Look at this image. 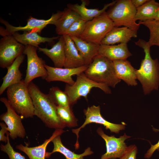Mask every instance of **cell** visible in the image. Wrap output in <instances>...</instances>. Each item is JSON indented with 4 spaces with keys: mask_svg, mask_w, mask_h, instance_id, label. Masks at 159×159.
Wrapping results in <instances>:
<instances>
[{
    "mask_svg": "<svg viewBox=\"0 0 159 159\" xmlns=\"http://www.w3.org/2000/svg\"><path fill=\"white\" fill-rule=\"evenodd\" d=\"M27 86L34 107V115L48 127L56 129L66 127L57 115V105L48 95L42 92L32 82Z\"/></svg>",
    "mask_w": 159,
    "mask_h": 159,
    "instance_id": "cell-1",
    "label": "cell"
},
{
    "mask_svg": "<svg viewBox=\"0 0 159 159\" xmlns=\"http://www.w3.org/2000/svg\"><path fill=\"white\" fill-rule=\"evenodd\" d=\"M135 44L143 48L145 53L139 69L135 70L137 79L141 83L144 93L149 94L158 90L159 86V62L158 59H153L150 55L151 46L148 42L139 39Z\"/></svg>",
    "mask_w": 159,
    "mask_h": 159,
    "instance_id": "cell-2",
    "label": "cell"
},
{
    "mask_svg": "<svg viewBox=\"0 0 159 159\" xmlns=\"http://www.w3.org/2000/svg\"><path fill=\"white\" fill-rule=\"evenodd\" d=\"M84 73L93 81L109 87L115 88L121 81L116 75L113 61L100 54L93 59Z\"/></svg>",
    "mask_w": 159,
    "mask_h": 159,
    "instance_id": "cell-3",
    "label": "cell"
},
{
    "mask_svg": "<svg viewBox=\"0 0 159 159\" xmlns=\"http://www.w3.org/2000/svg\"><path fill=\"white\" fill-rule=\"evenodd\" d=\"M7 99L16 112L22 118H32L34 107L27 85L24 80L6 89Z\"/></svg>",
    "mask_w": 159,
    "mask_h": 159,
    "instance_id": "cell-4",
    "label": "cell"
},
{
    "mask_svg": "<svg viewBox=\"0 0 159 159\" xmlns=\"http://www.w3.org/2000/svg\"><path fill=\"white\" fill-rule=\"evenodd\" d=\"M111 7L106 12L115 27L124 26L137 33L140 24L136 22V9L131 0H117Z\"/></svg>",
    "mask_w": 159,
    "mask_h": 159,
    "instance_id": "cell-5",
    "label": "cell"
},
{
    "mask_svg": "<svg viewBox=\"0 0 159 159\" xmlns=\"http://www.w3.org/2000/svg\"><path fill=\"white\" fill-rule=\"evenodd\" d=\"M77 76L76 80L72 85L66 84L64 92L68 96L70 105L76 103L81 97L87 99L88 95L94 87L98 88L105 93L110 94L111 91L107 85L97 83L88 77L84 72Z\"/></svg>",
    "mask_w": 159,
    "mask_h": 159,
    "instance_id": "cell-6",
    "label": "cell"
},
{
    "mask_svg": "<svg viewBox=\"0 0 159 159\" xmlns=\"http://www.w3.org/2000/svg\"><path fill=\"white\" fill-rule=\"evenodd\" d=\"M114 27L113 22L105 11L87 21L79 38L86 42L100 45L102 40Z\"/></svg>",
    "mask_w": 159,
    "mask_h": 159,
    "instance_id": "cell-7",
    "label": "cell"
},
{
    "mask_svg": "<svg viewBox=\"0 0 159 159\" xmlns=\"http://www.w3.org/2000/svg\"><path fill=\"white\" fill-rule=\"evenodd\" d=\"M62 11H59L53 14L48 19H38L30 16L27 20L26 24L24 26H15L10 24L8 21L0 18V22L4 25L6 28L0 27V34L3 37L12 35L19 31L24 32H36L40 33L42 29L47 25L54 24L56 21L59 17Z\"/></svg>",
    "mask_w": 159,
    "mask_h": 159,
    "instance_id": "cell-8",
    "label": "cell"
},
{
    "mask_svg": "<svg viewBox=\"0 0 159 159\" xmlns=\"http://www.w3.org/2000/svg\"><path fill=\"white\" fill-rule=\"evenodd\" d=\"M84 113L86 117L85 121L80 127L72 129V132L77 136V140L74 146L76 150L79 148L78 142L79 133L80 130L86 125L90 123H96L103 125L106 130H109L112 132L118 133L120 130H124L126 124L124 122L121 124H116L109 122L105 119L100 113V106L93 105L84 110Z\"/></svg>",
    "mask_w": 159,
    "mask_h": 159,
    "instance_id": "cell-9",
    "label": "cell"
},
{
    "mask_svg": "<svg viewBox=\"0 0 159 159\" xmlns=\"http://www.w3.org/2000/svg\"><path fill=\"white\" fill-rule=\"evenodd\" d=\"M37 48L31 46H25L23 54L27 57V68L24 80L27 85L34 79L41 77L45 79L47 75V71L44 67L45 62L38 56Z\"/></svg>",
    "mask_w": 159,
    "mask_h": 159,
    "instance_id": "cell-10",
    "label": "cell"
},
{
    "mask_svg": "<svg viewBox=\"0 0 159 159\" xmlns=\"http://www.w3.org/2000/svg\"><path fill=\"white\" fill-rule=\"evenodd\" d=\"M25 46L12 35L3 37L0 40V67L7 68L23 54Z\"/></svg>",
    "mask_w": 159,
    "mask_h": 159,
    "instance_id": "cell-11",
    "label": "cell"
},
{
    "mask_svg": "<svg viewBox=\"0 0 159 159\" xmlns=\"http://www.w3.org/2000/svg\"><path fill=\"white\" fill-rule=\"evenodd\" d=\"M0 101L4 104L7 110L6 112L0 115V119L7 125L10 137L13 140L18 137L24 138L26 132L21 122L22 117L16 112L7 98L1 97Z\"/></svg>",
    "mask_w": 159,
    "mask_h": 159,
    "instance_id": "cell-12",
    "label": "cell"
},
{
    "mask_svg": "<svg viewBox=\"0 0 159 159\" xmlns=\"http://www.w3.org/2000/svg\"><path fill=\"white\" fill-rule=\"evenodd\" d=\"M97 132L105 140L106 148V152L100 159L120 158L125 152L128 146L125 141L130 136L125 133L119 138H116L114 135L109 136L105 133L101 127L97 128Z\"/></svg>",
    "mask_w": 159,
    "mask_h": 159,
    "instance_id": "cell-13",
    "label": "cell"
},
{
    "mask_svg": "<svg viewBox=\"0 0 159 159\" xmlns=\"http://www.w3.org/2000/svg\"><path fill=\"white\" fill-rule=\"evenodd\" d=\"M44 67L46 69L47 75L45 79L47 82L59 81L72 85L75 81L72 76L77 75L84 72L89 65H85L75 68H59L48 66L46 64Z\"/></svg>",
    "mask_w": 159,
    "mask_h": 159,
    "instance_id": "cell-14",
    "label": "cell"
},
{
    "mask_svg": "<svg viewBox=\"0 0 159 159\" xmlns=\"http://www.w3.org/2000/svg\"><path fill=\"white\" fill-rule=\"evenodd\" d=\"M137 37V33L127 27H114L102 40L100 44L127 43L132 38Z\"/></svg>",
    "mask_w": 159,
    "mask_h": 159,
    "instance_id": "cell-15",
    "label": "cell"
},
{
    "mask_svg": "<svg viewBox=\"0 0 159 159\" xmlns=\"http://www.w3.org/2000/svg\"><path fill=\"white\" fill-rule=\"evenodd\" d=\"M65 41L64 68H75L85 65L71 37L67 34L63 35Z\"/></svg>",
    "mask_w": 159,
    "mask_h": 159,
    "instance_id": "cell-16",
    "label": "cell"
},
{
    "mask_svg": "<svg viewBox=\"0 0 159 159\" xmlns=\"http://www.w3.org/2000/svg\"><path fill=\"white\" fill-rule=\"evenodd\" d=\"M65 131L63 129H55L49 138L46 139L42 144L38 146L30 147L20 144L16 145V148L24 153L29 159H45L48 145L56 137L61 135Z\"/></svg>",
    "mask_w": 159,
    "mask_h": 159,
    "instance_id": "cell-17",
    "label": "cell"
},
{
    "mask_svg": "<svg viewBox=\"0 0 159 159\" xmlns=\"http://www.w3.org/2000/svg\"><path fill=\"white\" fill-rule=\"evenodd\" d=\"M24 57L23 54H21L7 68V73L2 78L3 82L0 87V95L2 94L9 86L22 80V74L19 69V67L23 62Z\"/></svg>",
    "mask_w": 159,
    "mask_h": 159,
    "instance_id": "cell-18",
    "label": "cell"
},
{
    "mask_svg": "<svg viewBox=\"0 0 159 159\" xmlns=\"http://www.w3.org/2000/svg\"><path fill=\"white\" fill-rule=\"evenodd\" d=\"M117 77L123 80L128 85L135 86L138 84L135 69L130 62L126 60L112 61Z\"/></svg>",
    "mask_w": 159,
    "mask_h": 159,
    "instance_id": "cell-19",
    "label": "cell"
},
{
    "mask_svg": "<svg viewBox=\"0 0 159 159\" xmlns=\"http://www.w3.org/2000/svg\"><path fill=\"white\" fill-rule=\"evenodd\" d=\"M65 41L63 35L60 36L58 41L50 49L39 47V52H43L53 62L54 67H64L65 60Z\"/></svg>",
    "mask_w": 159,
    "mask_h": 159,
    "instance_id": "cell-20",
    "label": "cell"
},
{
    "mask_svg": "<svg viewBox=\"0 0 159 159\" xmlns=\"http://www.w3.org/2000/svg\"><path fill=\"white\" fill-rule=\"evenodd\" d=\"M98 54L101 55L113 61L117 60H126L132 56L129 50L127 43L115 45L100 44Z\"/></svg>",
    "mask_w": 159,
    "mask_h": 159,
    "instance_id": "cell-21",
    "label": "cell"
},
{
    "mask_svg": "<svg viewBox=\"0 0 159 159\" xmlns=\"http://www.w3.org/2000/svg\"><path fill=\"white\" fill-rule=\"evenodd\" d=\"M117 0L114 1L104 5L103 8L100 10L98 9H89L86 7L87 4L86 0H81L80 5L77 4H67V7L75 11L81 16L82 19L86 21H90L95 17L101 15L109 7L113 5Z\"/></svg>",
    "mask_w": 159,
    "mask_h": 159,
    "instance_id": "cell-22",
    "label": "cell"
},
{
    "mask_svg": "<svg viewBox=\"0 0 159 159\" xmlns=\"http://www.w3.org/2000/svg\"><path fill=\"white\" fill-rule=\"evenodd\" d=\"M71 37L84 61L85 65H89L93 59L99 54L100 45L86 42L79 37Z\"/></svg>",
    "mask_w": 159,
    "mask_h": 159,
    "instance_id": "cell-23",
    "label": "cell"
},
{
    "mask_svg": "<svg viewBox=\"0 0 159 159\" xmlns=\"http://www.w3.org/2000/svg\"><path fill=\"white\" fill-rule=\"evenodd\" d=\"M12 35L18 42L25 46L30 45L37 48L41 43L51 42L54 40L58 39L60 36L52 37H44L40 36L37 32H25L22 34L16 32Z\"/></svg>",
    "mask_w": 159,
    "mask_h": 159,
    "instance_id": "cell-24",
    "label": "cell"
},
{
    "mask_svg": "<svg viewBox=\"0 0 159 159\" xmlns=\"http://www.w3.org/2000/svg\"><path fill=\"white\" fill-rule=\"evenodd\" d=\"M81 19V16L76 12L68 7L65 8L54 24L57 34L59 36L65 34L72 24Z\"/></svg>",
    "mask_w": 159,
    "mask_h": 159,
    "instance_id": "cell-25",
    "label": "cell"
},
{
    "mask_svg": "<svg viewBox=\"0 0 159 159\" xmlns=\"http://www.w3.org/2000/svg\"><path fill=\"white\" fill-rule=\"evenodd\" d=\"M54 145V148L51 152H46V158H49L53 153L58 152L63 154L66 159H83L85 156L90 155L93 153L90 147L86 149L82 153L78 154L75 153L66 148L62 143L60 135L54 138L52 141Z\"/></svg>",
    "mask_w": 159,
    "mask_h": 159,
    "instance_id": "cell-26",
    "label": "cell"
},
{
    "mask_svg": "<svg viewBox=\"0 0 159 159\" xmlns=\"http://www.w3.org/2000/svg\"><path fill=\"white\" fill-rule=\"evenodd\" d=\"M159 7V3L155 0H148L136 9V20L144 21L154 20Z\"/></svg>",
    "mask_w": 159,
    "mask_h": 159,
    "instance_id": "cell-27",
    "label": "cell"
},
{
    "mask_svg": "<svg viewBox=\"0 0 159 159\" xmlns=\"http://www.w3.org/2000/svg\"><path fill=\"white\" fill-rule=\"evenodd\" d=\"M56 109L59 118L66 127H72L77 126V119L71 108L57 106Z\"/></svg>",
    "mask_w": 159,
    "mask_h": 159,
    "instance_id": "cell-28",
    "label": "cell"
},
{
    "mask_svg": "<svg viewBox=\"0 0 159 159\" xmlns=\"http://www.w3.org/2000/svg\"><path fill=\"white\" fill-rule=\"evenodd\" d=\"M47 95L57 106L71 108L68 96L58 87H52Z\"/></svg>",
    "mask_w": 159,
    "mask_h": 159,
    "instance_id": "cell-29",
    "label": "cell"
},
{
    "mask_svg": "<svg viewBox=\"0 0 159 159\" xmlns=\"http://www.w3.org/2000/svg\"><path fill=\"white\" fill-rule=\"evenodd\" d=\"M138 23L144 25L148 28L150 36L148 42L151 47L153 45L159 47V20L154 19L139 21Z\"/></svg>",
    "mask_w": 159,
    "mask_h": 159,
    "instance_id": "cell-30",
    "label": "cell"
},
{
    "mask_svg": "<svg viewBox=\"0 0 159 159\" xmlns=\"http://www.w3.org/2000/svg\"><path fill=\"white\" fill-rule=\"evenodd\" d=\"M86 22L82 19L76 20L72 24L65 34L71 37H79L84 30Z\"/></svg>",
    "mask_w": 159,
    "mask_h": 159,
    "instance_id": "cell-31",
    "label": "cell"
},
{
    "mask_svg": "<svg viewBox=\"0 0 159 159\" xmlns=\"http://www.w3.org/2000/svg\"><path fill=\"white\" fill-rule=\"evenodd\" d=\"M8 136V140L5 145L1 144L0 146L1 150L6 153L9 159H26L24 156L19 153L16 152L14 149L11 145L9 138V133L6 134Z\"/></svg>",
    "mask_w": 159,
    "mask_h": 159,
    "instance_id": "cell-32",
    "label": "cell"
},
{
    "mask_svg": "<svg viewBox=\"0 0 159 159\" xmlns=\"http://www.w3.org/2000/svg\"><path fill=\"white\" fill-rule=\"evenodd\" d=\"M138 149L137 146L134 145H131L127 147L124 153L119 158L120 159H136V155Z\"/></svg>",
    "mask_w": 159,
    "mask_h": 159,
    "instance_id": "cell-33",
    "label": "cell"
},
{
    "mask_svg": "<svg viewBox=\"0 0 159 159\" xmlns=\"http://www.w3.org/2000/svg\"><path fill=\"white\" fill-rule=\"evenodd\" d=\"M0 125L1 127L0 131V141L6 143L8 140V136L6 135L5 136V134H6L9 132L7 129V126L3 122L0 123Z\"/></svg>",
    "mask_w": 159,
    "mask_h": 159,
    "instance_id": "cell-34",
    "label": "cell"
},
{
    "mask_svg": "<svg viewBox=\"0 0 159 159\" xmlns=\"http://www.w3.org/2000/svg\"><path fill=\"white\" fill-rule=\"evenodd\" d=\"M153 130L155 132L159 131V130L153 127ZM159 148V140L158 142L154 145H151L150 148L147 151L145 154L144 157L149 159L151 157L154 152Z\"/></svg>",
    "mask_w": 159,
    "mask_h": 159,
    "instance_id": "cell-35",
    "label": "cell"
},
{
    "mask_svg": "<svg viewBox=\"0 0 159 159\" xmlns=\"http://www.w3.org/2000/svg\"><path fill=\"white\" fill-rule=\"evenodd\" d=\"M148 1V0H131L132 4L136 9L143 5Z\"/></svg>",
    "mask_w": 159,
    "mask_h": 159,
    "instance_id": "cell-36",
    "label": "cell"
},
{
    "mask_svg": "<svg viewBox=\"0 0 159 159\" xmlns=\"http://www.w3.org/2000/svg\"><path fill=\"white\" fill-rule=\"evenodd\" d=\"M155 20H159V7L158 8Z\"/></svg>",
    "mask_w": 159,
    "mask_h": 159,
    "instance_id": "cell-37",
    "label": "cell"
},
{
    "mask_svg": "<svg viewBox=\"0 0 159 159\" xmlns=\"http://www.w3.org/2000/svg\"><path fill=\"white\" fill-rule=\"evenodd\" d=\"M157 150L158 151H159V148Z\"/></svg>",
    "mask_w": 159,
    "mask_h": 159,
    "instance_id": "cell-38",
    "label": "cell"
}]
</instances>
